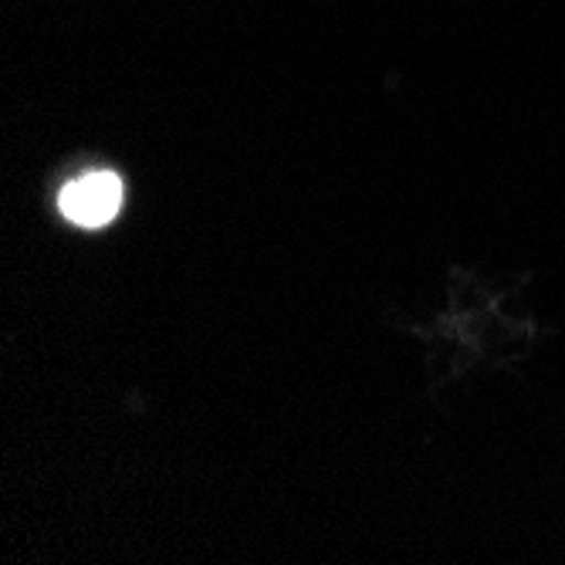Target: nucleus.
<instances>
[{
    "label": "nucleus",
    "mask_w": 565,
    "mask_h": 565,
    "mask_svg": "<svg viewBox=\"0 0 565 565\" xmlns=\"http://www.w3.org/2000/svg\"><path fill=\"white\" fill-rule=\"evenodd\" d=\"M122 207V180L109 170H92L82 173L78 180L65 183V190L58 193V211L65 214V221L95 231L106 227Z\"/></svg>",
    "instance_id": "1"
}]
</instances>
